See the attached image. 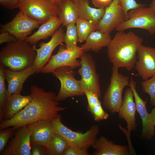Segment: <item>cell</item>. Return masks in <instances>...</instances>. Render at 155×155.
I'll use <instances>...</instances> for the list:
<instances>
[{"label":"cell","instance_id":"e575fe53","mask_svg":"<svg viewBox=\"0 0 155 155\" xmlns=\"http://www.w3.org/2000/svg\"><path fill=\"white\" fill-rule=\"evenodd\" d=\"M31 155H50L47 148L39 144L31 143Z\"/></svg>","mask_w":155,"mask_h":155},{"label":"cell","instance_id":"60d3db41","mask_svg":"<svg viewBox=\"0 0 155 155\" xmlns=\"http://www.w3.org/2000/svg\"><path fill=\"white\" fill-rule=\"evenodd\" d=\"M149 7L151 8L155 14V0H152Z\"/></svg>","mask_w":155,"mask_h":155},{"label":"cell","instance_id":"484cf974","mask_svg":"<svg viewBox=\"0 0 155 155\" xmlns=\"http://www.w3.org/2000/svg\"><path fill=\"white\" fill-rule=\"evenodd\" d=\"M69 145L63 137L55 132L51 137L46 148L50 155H63Z\"/></svg>","mask_w":155,"mask_h":155},{"label":"cell","instance_id":"4316f807","mask_svg":"<svg viewBox=\"0 0 155 155\" xmlns=\"http://www.w3.org/2000/svg\"><path fill=\"white\" fill-rule=\"evenodd\" d=\"M75 24L80 42L86 41L90 33L96 30V24L84 19L78 18Z\"/></svg>","mask_w":155,"mask_h":155},{"label":"cell","instance_id":"603a6c76","mask_svg":"<svg viewBox=\"0 0 155 155\" xmlns=\"http://www.w3.org/2000/svg\"><path fill=\"white\" fill-rule=\"evenodd\" d=\"M57 6V16L61 21L62 26L75 24L78 18V1L62 0Z\"/></svg>","mask_w":155,"mask_h":155},{"label":"cell","instance_id":"b9f144b4","mask_svg":"<svg viewBox=\"0 0 155 155\" xmlns=\"http://www.w3.org/2000/svg\"><path fill=\"white\" fill-rule=\"evenodd\" d=\"M53 4L57 5L62 0H49Z\"/></svg>","mask_w":155,"mask_h":155},{"label":"cell","instance_id":"d6a6232c","mask_svg":"<svg viewBox=\"0 0 155 155\" xmlns=\"http://www.w3.org/2000/svg\"><path fill=\"white\" fill-rule=\"evenodd\" d=\"M118 3L124 13L127 16L130 10L146 5L137 3L135 0H117Z\"/></svg>","mask_w":155,"mask_h":155},{"label":"cell","instance_id":"ffe728a7","mask_svg":"<svg viewBox=\"0 0 155 155\" xmlns=\"http://www.w3.org/2000/svg\"><path fill=\"white\" fill-rule=\"evenodd\" d=\"M30 94L23 96L13 94L6 97L2 109L0 110V120H8L11 118L23 109L31 100Z\"/></svg>","mask_w":155,"mask_h":155},{"label":"cell","instance_id":"8fae6325","mask_svg":"<svg viewBox=\"0 0 155 155\" xmlns=\"http://www.w3.org/2000/svg\"><path fill=\"white\" fill-rule=\"evenodd\" d=\"M40 24L39 22L32 19L20 10L10 22L1 25L0 32H8L18 40H25Z\"/></svg>","mask_w":155,"mask_h":155},{"label":"cell","instance_id":"5bb4252c","mask_svg":"<svg viewBox=\"0 0 155 155\" xmlns=\"http://www.w3.org/2000/svg\"><path fill=\"white\" fill-rule=\"evenodd\" d=\"M128 19L123 12L117 0H113L105 8L104 14L96 25V30L110 34Z\"/></svg>","mask_w":155,"mask_h":155},{"label":"cell","instance_id":"7bdbcfd3","mask_svg":"<svg viewBox=\"0 0 155 155\" xmlns=\"http://www.w3.org/2000/svg\"><path fill=\"white\" fill-rule=\"evenodd\" d=\"M76 0V1H78L79 0Z\"/></svg>","mask_w":155,"mask_h":155},{"label":"cell","instance_id":"30bf717a","mask_svg":"<svg viewBox=\"0 0 155 155\" xmlns=\"http://www.w3.org/2000/svg\"><path fill=\"white\" fill-rule=\"evenodd\" d=\"M31 18L42 24L52 16H57V6L49 0H22L19 7Z\"/></svg>","mask_w":155,"mask_h":155},{"label":"cell","instance_id":"6da1fadb","mask_svg":"<svg viewBox=\"0 0 155 155\" xmlns=\"http://www.w3.org/2000/svg\"><path fill=\"white\" fill-rule=\"evenodd\" d=\"M30 91L31 101L11 119L0 120V130L12 127L16 129L37 121L52 120L66 108L59 105L55 99L56 94L52 91L46 92L42 88L31 85Z\"/></svg>","mask_w":155,"mask_h":155},{"label":"cell","instance_id":"ab89813d","mask_svg":"<svg viewBox=\"0 0 155 155\" xmlns=\"http://www.w3.org/2000/svg\"><path fill=\"white\" fill-rule=\"evenodd\" d=\"M149 119L152 123L155 126V107L149 114Z\"/></svg>","mask_w":155,"mask_h":155},{"label":"cell","instance_id":"d4e9b609","mask_svg":"<svg viewBox=\"0 0 155 155\" xmlns=\"http://www.w3.org/2000/svg\"><path fill=\"white\" fill-rule=\"evenodd\" d=\"M89 3V0L78 1V18L85 20L97 25L103 17L105 8L92 7Z\"/></svg>","mask_w":155,"mask_h":155},{"label":"cell","instance_id":"5b68a950","mask_svg":"<svg viewBox=\"0 0 155 155\" xmlns=\"http://www.w3.org/2000/svg\"><path fill=\"white\" fill-rule=\"evenodd\" d=\"M55 132L63 137L70 145L88 149L92 146L97 139L100 129L98 126L94 125L84 133L74 131L65 125L62 122L61 115L52 120Z\"/></svg>","mask_w":155,"mask_h":155},{"label":"cell","instance_id":"277c9868","mask_svg":"<svg viewBox=\"0 0 155 155\" xmlns=\"http://www.w3.org/2000/svg\"><path fill=\"white\" fill-rule=\"evenodd\" d=\"M119 68L113 66L110 82L103 98L104 106L111 113H118L122 102L124 88L129 86V78L119 73Z\"/></svg>","mask_w":155,"mask_h":155},{"label":"cell","instance_id":"74e56055","mask_svg":"<svg viewBox=\"0 0 155 155\" xmlns=\"http://www.w3.org/2000/svg\"><path fill=\"white\" fill-rule=\"evenodd\" d=\"M18 40L14 36L7 32H1L0 34V44L7 42H13Z\"/></svg>","mask_w":155,"mask_h":155},{"label":"cell","instance_id":"4fadbf2b","mask_svg":"<svg viewBox=\"0 0 155 155\" xmlns=\"http://www.w3.org/2000/svg\"><path fill=\"white\" fill-rule=\"evenodd\" d=\"M31 133L27 125L15 130L8 145L1 155H31Z\"/></svg>","mask_w":155,"mask_h":155},{"label":"cell","instance_id":"cb8c5ba5","mask_svg":"<svg viewBox=\"0 0 155 155\" xmlns=\"http://www.w3.org/2000/svg\"><path fill=\"white\" fill-rule=\"evenodd\" d=\"M111 39L110 34L97 30L90 33L85 43L80 46L84 52L91 50L97 53L107 46Z\"/></svg>","mask_w":155,"mask_h":155},{"label":"cell","instance_id":"d6986e66","mask_svg":"<svg viewBox=\"0 0 155 155\" xmlns=\"http://www.w3.org/2000/svg\"><path fill=\"white\" fill-rule=\"evenodd\" d=\"M134 95L129 87L125 90L121 106L119 111V118L124 120L127 123V134L130 138V132L135 131L136 128L135 119L136 106L134 101Z\"/></svg>","mask_w":155,"mask_h":155},{"label":"cell","instance_id":"ba28073f","mask_svg":"<svg viewBox=\"0 0 155 155\" xmlns=\"http://www.w3.org/2000/svg\"><path fill=\"white\" fill-rule=\"evenodd\" d=\"M74 69L64 66L56 69L51 73L60 81L61 88L55 99L59 102L66 98L85 95L81 88L80 80L74 77Z\"/></svg>","mask_w":155,"mask_h":155},{"label":"cell","instance_id":"7c38bea8","mask_svg":"<svg viewBox=\"0 0 155 155\" xmlns=\"http://www.w3.org/2000/svg\"><path fill=\"white\" fill-rule=\"evenodd\" d=\"M64 35L62 27H61L55 31L49 42H40L38 49L36 48L35 45H33L36 52L34 64L35 68L36 73H38L41 72L43 68L51 58L54 50L58 46L64 42Z\"/></svg>","mask_w":155,"mask_h":155},{"label":"cell","instance_id":"8992f818","mask_svg":"<svg viewBox=\"0 0 155 155\" xmlns=\"http://www.w3.org/2000/svg\"><path fill=\"white\" fill-rule=\"evenodd\" d=\"M146 5L129 11L128 19L116 28L122 31L132 28L145 30L151 35L155 34V14L150 7Z\"/></svg>","mask_w":155,"mask_h":155},{"label":"cell","instance_id":"1f68e13d","mask_svg":"<svg viewBox=\"0 0 155 155\" xmlns=\"http://www.w3.org/2000/svg\"><path fill=\"white\" fill-rule=\"evenodd\" d=\"M5 67L0 64V110L3 107L6 98L7 89L5 84Z\"/></svg>","mask_w":155,"mask_h":155},{"label":"cell","instance_id":"f546056e","mask_svg":"<svg viewBox=\"0 0 155 155\" xmlns=\"http://www.w3.org/2000/svg\"><path fill=\"white\" fill-rule=\"evenodd\" d=\"M16 129L13 127H9L0 131V153L3 152L8 141L13 137Z\"/></svg>","mask_w":155,"mask_h":155},{"label":"cell","instance_id":"e0dca14e","mask_svg":"<svg viewBox=\"0 0 155 155\" xmlns=\"http://www.w3.org/2000/svg\"><path fill=\"white\" fill-rule=\"evenodd\" d=\"M35 73L34 65L19 71L5 68V79L7 83L6 97L12 94H20L25 81L30 76Z\"/></svg>","mask_w":155,"mask_h":155},{"label":"cell","instance_id":"7402d4cb","mask_svg":"<svg viewBox=\"0 0 155 155\" xmlns=\"http://www.w3.org/2000/svg\"><path fill=\"white\" fill-rule=\"evenodd\" d=\"M62 24L61 21L57 16H52L41 24L38 30L27 37L25 41L32 46L35 45L40 40L47 39L48 37L52 36Z\"/></svg>","mask_w":155,"mask_h":155},{"label":"cell","instance_id":"f35d334b","mask_svg":"<svg viewBox=\"0 0 155 155\" xmlns=\"http://www.w3.org/2000/svg\"><path fill=\"white\" fill-rule=\"evenodd\" d=\"M92 4L98 8H105L109 6L113 0H91Z\"/></svg>","mask_w":155,"mask_h":155},{"label":"cell","instance_id":"7a4b0ae2","mask_svg":"<svg viewBox=\"0 0 155 155\" xmlns=\"http://www.w3.org/2000/svg\"><path fill=\"white\" fill-rule=\"evenodd\" d=\"M143 41L142 38L132 31H118L107 46L108 56L113 66L131 70L137 61L136 54Z\"/></svg>","mask_w":155,"mask_h":155},{"label":"cell","instance_id":"d590c367","mask_svg":"<svg viewBox=\"0 0 155 155\" xmlns=\"http://www.w3.org/2000/svg\"><path fill=\"white\" fill-rule=\"evenodd\" d=\"M83 91L87 99L88 109L94 106L100 101L99 98L94 93L86 90Z\"/></svg>","mask_w":155,"mask_h":155},{"label":"cell","instance_id":"ac0fdd59","mask_svg":"<svg viewBox=\"0 0 155 155\" xmlns=\"http://www.w3.org/2000/svg\"><path fill=\"white\" fill-rule=\"evenodd\" d=\"M132 90L134 95L136 110L139 113L142 120V137L149 139L154 135V126L152 125L150 119L149 114L147 110V101H144L140 96L136 90V83L131 78L129 86Z\"/></svg>","mask_w":155,"mask_h":155},{"label":"cell","instance_id":"44dd1931","mask_svg":"<svg viewBox=\"0 0 155 155\" xmlns=\"http://www.w3.org/2000/svg\"><path fill=\"white\" fill-rule=\"evenodd\" d=\"M95 151L93 155H128L130 154L129 147L114 144L104 136L97 139L92 146Z\"/></svg>","mask_w":155,"mask_h":155},{"label":"cell","instance_id":"83f0119b","mask_svg":"<svg viewBox=\"0 0 155 155\" xmlns=\"http://www.w3.org/2000/svg\"><path fill=\"white\" fill-rule=\"evenodd\" d=\"M75 24H70L67 25L66 31L64 35V42L66 47L70 48L77 46L78 36Z\"/></svg>","mask_w":155,"mask_h":155},{"label":"cell","instance_id":"3957f363","mask_svg":"<svg viewBox=\"0 0 155 155\" xmlns=\"http://www.w3.org/2000/svg\"><path fill=\"white\" fill-rule=\"evenodd\" d=\"M36 52L25 40L8 43L0 52V62L5 67L21 71L34 65Z\"/></svg>","mask_w":155,"mask_h":155},{"label":"cell","instance_id":"9a60e30c","mask_svg":"<svg viewBox=\"0 0 155 155\" xmlns=\"http://www.w3.org/2000/svg\"><path fill=\"white\" fill-rule=\"evenodd\" d=\"M137 53L138 60L135 68L138 75L144 80H147L155 74V47L142 44Z\"/></svg>","mask_w":155,"mask_h":155},{"label":"cell","instance_id":"9c48e42d","mask_svg":"<svg viewBox=\"0 0 155 155\" xmlns=\"http://www.w3.org/2000/svg\"><path fill=\"white\" fill-rule=\"evenodd\" d=\"M80 59L81 66L78 73L81 76L80 81L82 89L94 93L100 98L101 91L99 76L96 72L95 62L90 54L85 52Z\"/></svg>","mask_w":155,"mask_h":155},{"label":"cell","instance_id":"8d00e7d4","mask_svg":"<svg viewBox=\"0 0 155 155\" xmlns=\"http://www.w3.org/2000/svg\"><path fill=\"white\" fill-rule=\"evenodd\" d=\"M22 0H0V4L6 8L12 10L19 8Z\"/></svg>","mask_w":155,"mask_h":155},{"label":"cell","instance_id":"4dcf8cb0","mask_svg":"<svg viewBox=\"0 0 155 155\" xmlns=\"http://www.w3.org/2000/svg\"><path fill=\"white\" fill-rule=\"evenodd\" d=\"M92 115L94 120L97 121L107 119L108 114L102 108L100 101L94 106L88 109Z\"/></svg>","mask_w":155,"mask_h":155},{"label":"cell","instance_id":"836d02e7","mask_svg":"<svg viewBox=\"0 0 155 155\" xmlns=\"http://www.w3.org/2000/svg\"><path fill=\"white\" fill-rule=\"evenodd\" d=\"M88 149L69 144L63 155H88Z\"/></svg>","mask_w":155,"mask_h":155},{"label":"cell","instance_id":"52a82bcc","mask_svg":"<svg viewBox=\"0 0 155 155\" xmlns=\"http://www.w3.org/2000/svg\"><path fill=\"white\" fill-rule=\"evenodd\" d=\"M84 53L80 46L72 48L65 47L61 44L57 53L51 56L48 62L43 68L41 72L43 73H51L56 69L67 66L73 69L81 66L80 58Z\"/></svg>","mask_w":155,"mask_h":155},{"label":"cell","instance_id":"2e32d148","mask_svg":"<svg viewBox=\"0 0 155 155\" xmlns=\"http://www.w3.org/2000/svg\"><path fill=\"white\" fill-rule=\"evenodd\" d=\"M26 125L31 133V143L41 145L46 147L51 137L55 132L52 120H40Z\"/></svg>","mask_w":155,"mask_h":155},{"label":"cell","instance_id":"f1b7e54d","mask_svg":"<svg viewBox=\"0 0 155 155\" xmlns=\"http://www.w3.org/2000/svg\"><path fill=\"white\" fill-rule=\"evenodd\" d=\"M143 91L150 96L151 105L155 106V74L141 83Z\"/></svg>","mask_w":155,"mask_h":155}]
</instances>
